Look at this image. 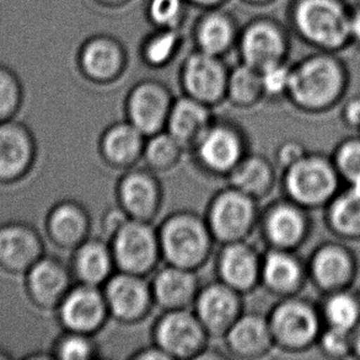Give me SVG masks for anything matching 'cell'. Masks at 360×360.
<instances>
[{
    "label": "cell",
    "mask_w": 360,
    "mask_h": 360,
    "mask_svg": "<svg viewBox=\"0 0 360 360\" xmlns=\"http://www.w3.org/2000/svg\"><path fill=\"white\" fill-rule=\"evenodd\" d=\"M346 0H297L292 21L299 37L319 52L340 54L351 47Z\"/></svg>",
    "instance_id": "1"
},
{
    "label": "cell",
    "mask_w": 360,
    "mask_h": 360,
    "mask_svg": "<svg viewBox=\"0 0 360 360\" xmlns=\"http://www.w3.org/2000/svg\"><path fill=\"white\" fill-rule=\"evenodd\" d=\"M161 257L167 264L200 271L210 261L215 240L205 217L191 210L167 215L158 228Z\"/></svg>",
    "instance_id": "2"
},
{
    "label": "cell",
    "mask_w": 360,
    "mask_h": 360,
    "mask_svg": "<svg viewBox=\"0 0 360 360\" xmlns=\"http://www.w3.org/2000/svg\"><path fill=\"white\" fill-rule=\"evenodd\" d=\"M337 56L317 51L292 68L288 95L294 103L317 108L338 98L346 83V68Z\"/></svg>",
    "instance_id": "3"
},
{
    "label": "cell",
    "mask_w": 360,
    "mask_h": 360,
    "mask_svg": "<svg viewBox=\"0 0 360 360\" xmlns=\"http://www.w3.org/2000/svg\"><path fill=\"white\" fill-rule=\"evenodd\" d=\"M257 203L231 186L218 191L205 215L215 243L224 245L248 240L259 223Z\"/></svg>",
    "instance_id": "4"
},
{
    "label": "cell",
    "mask_w": 360,
    "mask_h": 360,
    "mask_svg": "<svg viewBox=\"0 0 360 360\" xmlns=\"http://www.w3.org/2000/svg\"><path fill=\"white\" fill-rule=\"evenodd\" d=\"M108 241L121 272L146 277L155 272L162 261L158 229L153 223L128 218Z\"/></svg>",
    "instance_id": "5"
},
{
    "label": "cell",
    "mask_w": 360,
    "mask_h": 360,
    "mask_svg": "<svg viewBox=\"0 0 360 360\" xmlns=\"http://www.w3.org/2000/svg\"><path fill=\"white\" fill-rule=\"evenodd\" d=\"M191 153L208 175L228 177L248 154V138L236 123L215 118Z\"/></svg>",
    "instance_id": "6"
},
{
    "label": "cell",
    "mask_w": 360,
    "mask_h": 360,
    "mask_svg": "<svg viewBox=\"0 0 360 360\" xmlns=\"http://www.w3.org/2000/svg\"><path fill=\"white\" fill-rule=\"evenodd\" d=\"M153 341L170 360L198 359L210 337L192 309L162 311L153 326Z\"/></svg>",
    "instance_id": "7"
},
{
    "label": "cell",
    "mask_w": 360,
    "mask_h": 360,
    "mask_svg": "<svg viewBox=\"0 0 360 360\" xmlns=\"http://www.w3.org/2000/svg\"><path fill=\"white\" fill-rule=\"evenodd\" d=\"M110 317L124 325L144 321L155 307L150 282L138 274L113 273L103 287Z\"/></svg>",
    "instance_id": "8"
},
{
    "label": "cell",
    "mask_w": 360,
    "mask_h": 360,
    "mask_svg": "<svg viewBox=\"0 0 360 360\" xmlns=\"http://www.w3.org/2000/svg\"><path fill=\"white\" fill-rule=\"evenodd\" d=\"M118 207L129 219L154 223L162 208L164 191L158 174L148 167H131L116 188Z\"/></svg>",
    "instance_id": "9"
},
{
    "label": "cell",
    "mask_w": 360,
    "mask_h": 360,
    "mask_svg": "<svg viewBox=\"0 0 360 360\" xmlns=\"http://www.w3.org/2000/svg\"><path fill=\"white\" fill-rule=\"evenodd\" d=\"M64 330L94 336L110 317L103 289L75 284L56 309Z\"/></svg>",
    "instance_id": "10"
},
{
    "label": "cell",
    "mask_w": 360,
    "mask_h": 360,
    "mask_svg": "<svg viewBox=\"0 0 360 360\" xmlns=\"http://www.w3.org/2000/svg\"><path fill=\"white\" fill-rule=\"evenodd\" d=\"M192 310L210 340H223L243 312V294L220 281L202 285Z\"/></svg>",
    "instance_id": "11"
},
{
    "label": "cell",
    "mask_w": 360,
    "mask_h": 360,
    "mask_svg": "<svg viewBox=\"0 0 360 360\" xmlns=\"http://www.w3.org/2000/svg\"><path fill=\"white\" fill-rule=\"evenodd\" d=\"M172 98L161 84L146 82L136 84L126 100L127 121L146 136L165 131Z\"/></svg>",
    "instance_id": "12"
},
{
    "label": "cell",
    "mask_w": 360,
    "mask_h": 360,
    "mask_svg": "<svg viewBox=\"0 0 360 360\" xmlns=\"http://www.w3.org/2000/svg\"><path fill=\"white\" fill-rule=\"evenodd\" d=\"M261 268L262 256L248 240L221 245L215 262L218 281L243 295L261 284Z\"/></svg>",
    "instance_id": "13"
},
{
    "label": "cell",
    "mask_w": 360,
    "mask_h": 360,
    "mask_svg": "<svg viewBox=\"0 0 360 360\" xmlns=\"http://www.w3.org/2000/svg\"><path fill=\"white\" fill-rule=\"evenodd\" d=\"M228 78L229 74L215 56L202 52L187 59L182 72V86L186 96L213 108L226 98Z\"/></svg>",
    "instance_id": "14"
},
{
    "label": "cell",
    "mask_w": 360,
    "mask_h": 360,
    "mask_svg": "<svg viewBox=\"0 0 360 360\" xmlns=\"http://www.w3.org/2000/svg\"><path fill=\"white\" fill-rule=\"evenodd\" d=\"M70 266L52 256H44L26 272V288L32 302L44 310H56L73 287Z\"/></svg>",
    "instance_id": "15"
},
{
    "label": "cell",
    "mask_w": 360,
    "mask_h": 360,
    "mask_svg": "<svg viewBox=\"0 0 360 360\" xmlns=\"http://www.w3.org/2000/svg\"><path fill=\"white\" fill-rule=\"evenodd\" d=\"M331 169L319 159L304 158L288 166L284 186L288 195L302 205H317L335 190Z\"/></svg>",
    "instance_id": "16"
},
{
    "label": "cell",
    "mask_w": 360,
    "mask_h": 360,
    "mask_svg": "<svg viewBox=\"0 0 360 360\" xmlns=\"http://www.w3.org/2000/svg\"><path fill=\"white\" fill-rule=\"evenodd\" d=\"M200 287L197 271L167 263L156 269L150 281L154 304L162 311L192 309Z\"/></svg>",
    "instance_id": "17"
},
{
    "label": "cell",
    "mask_w": 360,
    "mask_h": 360,
    "mask_svg": "<svg viewBox=\"0 0 360 360\" xmlns=\"http://www.w3.org/2000/svg\"><path fill=\"white\" fill-rule=\"evenodd\" d=\"M36 146L31 131L19 122H0V182L22 179L34 164Z\"/></svg>",
    "instance_id": "18"
},
{
    "label": "cell",
    "mask_w": 360,
    "mask_h": 360,
    "mask_svg": "<svg viewBox=\"0 0 360 360\" xmlns=\"http://www.w3.org/2000/svg\"><path fill=\"white\" fill-rule=\"evenodd\" d=\"M267 319L274 345L284 348L305 346L316 333L314 312L297 300L279 302Z\"/></svg>",
    "instance_id": "19"
},
{
    "label": "cell",
    "mask_w": 360,
    "mask_h": 360,
    "mask_svg": "<svg viewBox=\"0 0 360 360\" xmlns=\"http://www.w3.org/2000/svg\"><path fill=\"white\" fill-rule=\"evenodd\" d=\"M44 256L39 233L24 223L0 226V266L10 273H26Z\"/></svg>",
    "instance_id": "20"
},
{
    "label": "cell",
    "mask_w": 360,
    "mask_h": 360,
    "mask_svg": "<svg viewBox=\"0 0 360 360\" xmlns=\"http://www.w3.org/2000/svg\"><path fill=\"white\" fill-rule=\"evenodd\" d=\"M221 341L228 353L239 359H258L274 346L268 319L258 312H243Z\"/></svg>",
    "instance_id": "21"
},
{
    "label": "cell",
    "mask_w": 360,
    "mask_h": 360,
    "mask_svg": "<svg viewBox=\"0 0 360 360\" xmlns=\"http://www.w3.org/2000/svg\"><path fill=\"white\" fill-rule=\"evenodd\" d=\"M46 229L49 239L57 248L74 251L90 238V213L79 202L62 200L49 212Z\"/></svg>",
    "instance_id": "22"
},
{
    "label": "cell",
    "mask_w": 360,
    "mask_h": 360,
    "mask_svg": "<svg viewBox=\"0 0 360 360\" xmlns=\"http://www.w3.org/2000/svg\"><path fill=\"white\" fill-rule=\"evenodd\" d=\"M146 136L129 122H117L106 128L98 141V153L111 167L128 170L143 159Z\"/></svg>",
    "instance_id": "23"
},
{
    "label": "cell",
    "mask_w": 360,
    "mask_h": 360,
    "mask_svg": "<svg viewBox=\"0 0 360 360\" xmlns=\"http://www.w3.org/2000/svg\"><path fill=\"white\" fill-rule=\"evenodd\" d=\"M72 252L70 269L80 284L103 288L117 271L108 241L89 238Z\"/></svg>",
    "instance_id": "24"
},
{
    "label": "cell",
    "mask_w": 360,
    "mask_h": 360,
    "mask_svg": "<svg viewBox=\"0 0 360 360\" xmlns=\"http://www.w3.org/2000/svg\"><path fill=\"white\" fill-rule=\"evenodd\" d=\"M241 52L245 63L261 72L272 64L283 62L287 53V39L276 25L258 22L245 31Z\"/></svg>",
    "instance_id": "25"
},
{
    "label": "cell",
    "mask_w": 360,
    "mask_h": 360,
    "mask_svg": "<svg viewBox=\"0 0 360 360\" xmlns=\"http://www.w3.org/2000/svg\"><path fill=\"white\" fill-rule=\"evenodd\" d=\"M214 120L210 106L185 96L172 103L165 131L191 151Z\"/></svg>",
    "instance_id": "26"
},
{
    "label": "cell",
    "mask_w": 360,
    "mask_h": 360,
    "mask_svg": "<svg viewBox=\"0 0 360 360\" xmlns=\"http://www.w3.org/2000/svg\"><path fill=\"white\" fill-rule=\"evenodd\" d=\"M226 180L231 187L252 197L253 200H259L272 190L274 169L267 158L248 151Z\"/></svg>",
    "instance_id": "27"
},
{
    "label": "cell",
    "mask_w": 360,
    "mask_h": 360,
    "mask_svg": "<svg viewBox=\"0 0 360 360\" xmlns=\"http://www.w3.org/2000/svg\"><path fill=\"white\" fill-rule=\"evenodd\" d=\"M259 223L266 241L279 250L295 246L305 228L300 213L289 205H273L259 218Z\"/></svg>",
    "instance_id": "28"
},
{
    "label": "cell",
    "mask_w": 360,
    "mask_h": 360,
    "mask_svg": "<svg viewBox=\"0 0 360 360\" xmlns=\"http://www.w3.org/2000/svg\"><path fill=\"white\" fill-rule=\"evenodd\" d=\"M80 68L94 83H108L122 69V54L118 44L108 39H95L84 46Z\"/></svg>",
    "instance_id": "29"
},
{
    "label": "cell",
    "mask_w": 360,
    "mask_h": 360,
    "mask_svg": "<svg viewBox=\"0 0 360 360\" xmlns=\"http://www.w3.org/2000/svg\"><path fill=\"white\" fill-rule=\"evenodd\" d=\"M300 279V267L297 259L285 250L272 248L262 256L261 283L269 292H290L297 287Z\"/></svg>",
    "instance_id": "30"
},
{
    "label": "cell",
    "mask_w": 360,
    "mask_h": 360,
    "mask_svg": "<svg viewBox=\"0 0 360 360\" xmlns=\"http://www.w3.org/2000/svg\"><path fill=\"white\" fill-rule=\"evenodd\" d=\"M186 150L167 131L146 136L143 159L146 167L155 174H164L174 170L180 164Z\"/></svg>",
    "instance_id": "31"
},
{
    "label": "cell",
    "mask_w": 360,
    "mask_h": 360,
    "mask_svg": "<svg viewBox=\"0 0 360 360\" xmlns=\"http://www.w3.org/2000/svg\"><path fill=\"white\" fill-rule=\"evenodd\" d=\"M261 73L245 63L229 74L226 98L238 108H251L262 98Z\"/></svg>",
    "instance_id": "32"
},
{
    "label": "cell",
    "mask_w": 360,
    "mask_h": 360,
    "mask_svg": "<svg viewBox=\"0 0 360 360\" xmlns=\"http://www.w3.org/2000/svg\"><path fill=\"white\" fill-rule=\"evenodd\" d=\"M233 39V27L223 15L207 16L197 30V42L203 53L217 56L229 47Z\"/></svg>",
    "instance_id": "33"
},
{
    "label": "cell",
    "mask_w": 360,
    "mask_h": 360,
    "mask_svg": "<svg viewBox=\"0 0 360 360\" xmlns=\"http://www.w3.org/2000/svg\"><path fill=\"white\" fill-rule=\"evenodd\" d=\"M349 262L346 255L338 248H325L314 261V273L317 281L325 287H333L346 279Z\"/></svg>",
    "instance_id": "34"
},
{
    "label": "cell",
    "mask_w": 360,
    "mask_h": 360,
    "mask_svg": "<svg viewBox=\"0 0 360 360\" xmlns=\"http://www.w3.org/2000/svg\"><path fill=\"white\" fill-rule=\"evenodd\" d=\"M53 358L60 360H91L98 358V348L93 336L65 331L54 346Z\"/></svg>",
    "instance_id": "35"
},
{
    "label": "cell",
    "mask_w": 360,
    "mask_h": 360,
    "mask_svg": "<svg viewBox=\"0 0 360 360\" xmlns=\"http://www.w3.org/2000/svg\"><path fill=\"white\" fill-rule=\"evenodd\" d=\"M332 219L337 229L346 234H360V186H353L333 207Z\"/></svg>",
    "instance_id": "36"
},
{
    "label": "cell",
    "mask_w": 360,
    "mask_h": 360,
    "mask_svg": "<svg viewBox=\"0 0 360 360\" xmlns=\"http://www.w3.org/2000/svg\"><path fill=\"white\" fill-rule=\"evenodd\" d=\"M24 103V90L11 70L0 65V122L9 121Z\"/></svg>",
    "instance_id": "37"
},
{
    "label": "cell",
    "mask_w": 360,
    "mask_h": 360,
    "mask_svg": "<svg viewBox=\"0 0 360 360\" xmlns=\"http://www.w3.org/2000/svg\"><path fill=\"white\" fill-rule=\"evenodd\" d=\"M358 314L356 302L347 295H337L327 305V316L332 326L346 331L356 323Z\"/></svg>",
    "instance_id": "38"
},
{
    "label": "cell",
    "mask_w": 360,
    "mask_h": 360,
    "mask_svg": "<svg viewBox=\"0 0 360 360\" xmlns=\"http://www.w3.org/2000/svg\"><path fill=\"white\" fill-rule=\"evenodd\" d=\"M179 42V36L174 31H165L156 34L155 37L144 47V57L151 65L165 64L175 51Z\"/></svg>",
    "instance_id": "39"
},
{
    "label": "cell",
    "mask_w": 360,
    "mask_h": 360,
    "mask_svg": "<svg viewBox=\"0 0 360 360\" xmlns=\"http://www.w3.org/2000/svg\"><path fill=\"white\" fill-rule=\"evenodd\" d=\"M259 73L262 80L263 94L269 96H279L282 94H288L292 68H289L283 62H279L263 69Z\"/></svg>",
    "instance_id": "40"
},
{
    "label": "cell",
    "mask_w": 360,
    "mask_h": 360,
    "mask_svg": "<svg viewBox=\"0 0 360 360\" xmlns=\"http://www.w3.org/2000/svg\"><path fill=\"white\" fill-rule=\"evenodd\" d=\"M181 11V0H150L148 5V13L151 21L164 27L175 26L179 22Z\"/></svg>",
    "instance_id": "41"
},
{
    "label": "cell",
    "mask_w": 360,
    "mask_h": 360,
    "mask_svg": "<svg viewBox=\"0 0 360 360\" xmlns=\"http://www.w3.org/2000/svg\"><path fill=\"white\" fill-rule=\"evenodd\" d=\"M338 165L353 186H360V143H348L342 148Z\"/></svg>",
    "instance_id": "42"
},
{
    "label": "cell",
    "mask_w": 360,
    "mask_h": 360,
    "mask_svg": "<svg viewBox=\"0 0 360 360\" xmlns=\"http://www.w3.org/2000/svg\"><path fill=\"white\" fill-rule=\"evenodd\" d=\"M323 346L327 351L332 352V353L346 352L348 348V336H347L346 330L333 327V330L328 332L323 338Z\"/></svg>",
    "instance_id": "43"
},
{
    "label": "cell",
    "mask_w": 360,
    "mask_h": 360,
    "mask_svg": "<svg viewBox=\"0 0 360 360\" xmlns=\"http://www.w3.org/2000/svg\"><path fill=\"white\" fill-rule=\"evenodd\" d=\"M348 31H349L351 47L360 49V1L356 4H351L349 19H348Z\"/></svg>",
    "instance_id": "44"
},
{
    "label": "cell",
    "mask_w": 360,
    "mask_h": 360,
    "mask_svg": "<svg viewBox=\"0 0 360 360\" xmlns=\"http://www.w3.org/2000/svg\"><path fill=\"white\" fill-rule=\"evenodd\" d=\"M302 151L300 146L294 144V143L284 144L278 151V161L285 167L292 165L295 161L302 159Z\"/></svg>",
    "instance_id": "45"
},
{
    "label": "cell",
    "mask_w": 360,
    "mask_h": 360,
    "mask_svg": "<svg viewBox=\"0 0 360 360\" xmlns=\"http://www.w3.org/2000/svg\"><path fill=\"white\" fill-rule=\"evenodd\" d=\"M131 359L136 360H170L169 356H166L164 352L159 349L158 347H150V348H144L141 351L136 352V354H131Z\"/></svg>",
    "instance_id": "46"
},
{
    "label": "cell",
    "mask_w": 360,
    "mask_h": 360,
    "mask_svg": "<svg viewBox=\"0 0 360 360\" xmlns=\"http://www.w3.org/2000/svg\"><path fill=\"white\" fill-rule=\"evenodd\" d=\"M347 116L349 118V121L360 123V100H354L349 103L347 110Z\"/></svg>",
    "instance_id": "47"
},
{
    "label": "cell",
    "mask_w": 360,
    "mask_h": 360,
    "mask_svg": "<svg viewBox=\"0 0 360 360\" xmlns=\"http://www.w3.org/2000/svg\"><path fill=\"white\" fill-rule=\"evenodd\" d=\"M192 1L202 6H212V5L218 4L221 0H192Z\"/></svg>",
    "instance_id": "48"
},
{
    "label": "cell",
    "mask_w": 360,
    "mask_h": 360,
    "mask_svg": "<svg viewBox=\"0 0 360 360\" xmlns=\"http://www.w3.org/2000/svg\"><path fill=\"white\" fill-rule=\"evenodd\" d=\"M105 3H111V4H116V3H120L122 0H103Z\"/></svg>",
    "instance_id": "49"
},
{
    "label": "cell",
    "mask_w": 360,
    "mask_h": 360,
    "mask_svg": "<svg viewBox=\"0 0 360 360\" xmlns=\"http://www.w3.org/2000/svg\"><path fill=\"white\" fill-rule=\"evenodd\" d=\"M356 348H358V352H359L360 354V333L359 336H358V340H356Z\"/></svg>",
    "instance_id": "50"
},
{
    "label": "cell",
    "mask_w": 360,
    "mask_h": 360,
    "mask_svg": "<svg viewBox=\"0 0 360 360\" xmlns=\"http://www.w3.org/2000/svg\"><path fill=\"white\" fill-rule=\"evenodd\" d=\"M6 358H9V356H8V354H3V353L0 352V359H6Z\"/></svg>",
    "instance_id": "51"
},
{
    "label": "cell",
    "mask_w": 360,
    "mask_h": 360,
    "mask_svg": "<svg viewBox=\"0 0 360 360\" xmlns=\"http://www.w3.org/2000/svg\"><path fill=\"white\" fill-rule=\"evenodd\" d=\"M258 1H264V0H258Z\"/></svg>",
    "instance_id": "52"
}]
</instances>
